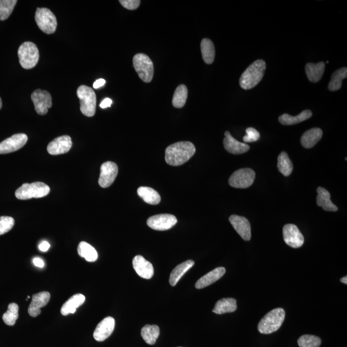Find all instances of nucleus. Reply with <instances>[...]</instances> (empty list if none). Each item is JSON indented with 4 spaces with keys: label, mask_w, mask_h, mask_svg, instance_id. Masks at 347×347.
<instances>
[{
    "label": "nucleus",
    "mask_w": 347,
    "mask_h": 347,
    "mask_svg": "<svg viewBox=\"0 0 347 347\" xmlns=\"http://www.w3.org/2000/svg\"><path fill=\"white\" fill-rule=\"evenodd\" d=\"M194 145L190 141H179L172 144L165 150V161L172 166L185 164L195 154Z\"/></svg>",
    "instance_id": "obj_1"
},
{
    "label": "nucleus",
    "mask_w": 347,
    "mask_h": 347,
    "mask_svg": "<svg viewBox=\"0 0 347 347\" xmlns=\"http://www.w3.org/2000/svg\"><path fill=\"white\" fill-rule=\"evenodd\" d=\"M266 68V64L263 60H257L251 64L240 76V87L245 90L254 88L263 79Z\"/></svg>",
    "instance_id": "obj_2"
},
{
    "label": "nucleus",
    "mask_w": 347,
    "mask_h": 347,
    "mask_svg": "<svg viewBox=\"0 0 347 347\" xmlns=\"http://www.w3.org/2000/svg\"><path fill=\"white\" fill-rule=\"evenodd\" d=\"M285 313L282 308H276L267 313L258 325L261 334H270L277 331L284 322Z\"/></svg>",
    "instance_id": "obj_3"
},
{
    "label": "nucleus",
    "mask_w": 347,
    "mask_h": 347,
    "mask_svg": "<svg viewBox=\"0 0 347 347\" xmlns=\"http://www.w3.org/2000/svg\"><path fill=\"white\" fill-rule=\"evenodd\" d=\"M18 54L20 65L24 69H32L38 63L39 49L34 42H23L18 49Z\"/></svg>",
    "instance_id": "obj_4"
},
{
    "label": "nucleus",
    "mask_w": 347,
    "mask_h": 347,
    "mask_svg": "<svg viewBox=\"0 0 347 347\" xmlns=\"http://www.w3.org/2000/svg\"><path fill=\"white\" fill-rule=\"evenodd\" d=\"M51 192V188L46 184L42 182L24 183L16 190V198L20 200H28L32 198L46 196Z\"/></svg>",
    "instance_id": "obj_5"
},
{
    "label": "nucleus",
    "mask_w": 347,
    "mask_h": 347,
    "mask_svg": "<svg viewBox=\"0 0 347 347\" xmlns=\"http://www.w3.org/2000/svg\"><path fill=\"white\" fill-rule=\"evenodd\" d=\"M77 95L81 104V111L88 117H93L96 112V97L93 89L82 85L77 89Z\"/></svg>",
    "instance_id": "obj_6"
},
{
    "label": "nucleus",
    "mask_w": 347,
    "mask_h": 347,
    "mask_svg": "<svg viewBox=\"0 0 347 347\" xmlns=\"http://www.w3.org/2000/svg\"><path fill=\"white\" fill-rule=\"evenodd\" d=\"M133 66L141 81L150 82L154 76V65L150 57L144 54H137L134 56Z\"/></svg>",
    "instance_id": "obj_7"
},
{
    "label": "nucleus",
    "mask_w": 347,
    "mask_h": 347,
    "mask_svg": "<svg viewBox=\"0 0 347 347\" xmlns=\"http://www.w3.org/2000/svg\"><path fill=\"white\" fill-rule=\"evenodd\" d=\"M35 20L40 29L46 34H52L56 32L58 21L56 16L49 9L37 8Z\"/></svg>",
    "instance_id": "obj_8"
},
{
    "label": "nucleus",
    "mask_w": 347,
    "mask_h": 347,
    "mask_svg": "<svg viewBox=\"0 0 347 347\" xmlns=\"http://www.w3.org/2000/svg\"><path fill=\"white\" fill-rule=\"evenodd\" d=\"M255 178L256 172L254 170L249 168L241 169L231 174L228 182L232 187L246 188L254 183Z\"/></svg>",
    "instance_id": "obj_9"
},
{
    "label": "nucleus",
    "mask_w": 347,
    "mask_h": 347,
    "mask_svg": "<svg viewBox=\"0 0 347 347\" xmlns=\"http://www.w3.org/2000/svg\"><path fill=\"white\" fill-rule=\"evenodd\" d=\"M31 98L37 114L45 115L53 106V99L49 92L38 89L33 92Z\"/></svg>",
    "instance_id": "obj_10"
},
{
    "label": "nucleus",
    "mask_w": 347,
    "mask_h": 347,
    "mask_svg": "<svg viewBox=\"0 0 347 347\" xmlns=\"http://www.w3.org/2000/svg\"><path fill=\"white\" fill-rule=\"evenodd\" d=\"M175 216L171 214H159L151 217L147 219L148 227L155 230L165 231L173 227L177 223Z\"/></svg>",
    "instance_id": "obj_11"
},
{
    "label": "nucleus",
    "mask_w": 347,
    "mask_h": 347,
    "mask_svg": "<svg viewBox=\"0 0 347 347\" xmlns=\"http://www.w3.org/2000/svg\"><path fill=\"white\" fill-rule=\"evenodd\" d=\"M28 137L24 133H19L7 138L0 143V155L9 154L20 150L27 143Z\"/></svg>",
    "instance_id": "obj_12"
},
{
    "label": "nucleus",
    "mask_w": 347,
    "mask_h": 347,
    "mask_svg": "<svg viewBox=\"0 0 347 347\" xmlns=\"http://www.w3.org/2000/svg\"><path fill=\"white\" fill-rule=\"evenodd\" d=\"M119 172L117 165L114 162H106L101 165L99 185L103 188L109 187L114 182Z\"/></svg>",
    "instance_id": "obj_13"
},
{
    "label": "nucleus",
    "mask_w": 347,
    "mask_h": 347,
    "mask_svg": "<svg viewBox=\"0 0 347 347\" xmlns=\"http://www.w3.org/2000/svg\"><path fill=\"white\" fill-rule=\"evenodd\" d=\"M283 237L284 241L289 246L299 249L304 243V235L296 225L287 224L283 228Z\"/></svg>",
    "instance_id": "obj_14"
},
{
    "label": "nucleus",
    "mask_w": 347,
    "mask_h": 347,
    "mask_svg": "<svg viewBox=\"0 0 347 347\" xmlns=\"http://www.w3.org/2000/svg\"><path fill=\"white\" fill-rule=\"evenodd\" d=\"M72 147V141L71 137L64 135L58 137L52 141L47 147V151L49 155H60L65 154Z\"/></svg>",
    "instance_id": "obj_15"
},
{
    "label": "nucleus",
    "mask_w": 347,
    "mask_h": 347,
    "mask_svg": "<svg viewBox=\"0 0 347 347\" xmlns=\"http://www.w3.org/2000/svg\"><path fill=\"white\" fill-rule=\"evenodd\" d=\"M231 225L243 239L249 241L251 239V226L249 220L244 217L232 215L229 218Z\"/></svg>",
    "instance_id": "obj_16"
},
{
    "label": "nucleus",
    "mask_w": 347,
    "mask_h": 347,
    "mask_svg": "<svg viewBox=\"0 0 347 347\" xmlns=\"http://www.w3.org/2000/svg\"><path fill=\"white\" fill-rule=\"evenodd\" d=\"M115 320L112 317H106L101 321L93 332V337L96 341H104L108 339L115 329Z\"/></svg>",
    "instance_id": "obj_17"
},
{
    "label": "nucleus",
    "mask_w": 347,
    "mask_h": 347,
    "mask_svg": "<svg viewBox=\"0 0 347 347\" xmlns=\"http://www.w3.org/2000/svg\"><path fill=\"white\" fill-rule=\"evenodd\" d=\"M49 300L51 294L47 291L40 292L33 295L31 303L28 309V314L34 318L41 315V309L48 304Z\"/></svg>",
    "instance_id": "obj_18"
},
{
    "label": "nucleus",
    "mask_w": 347,
    "mask_h": 347,
    "mask_svg": "<svg viewBox=\"0 0 347 347\" xmlns=\"http://www.w3.org/2000/svg\"><path fill=\"white\" fill-rule=\"evenodd\" d=\"M134 270L140 277L145 279H151L154 275V268L153 264L143 258L142 256H136L133 260Z\"/></svg>",
    "instance_id": "obj_19"
},
{
    "label": "nucleus",
    "mask_w": 347,
    "mask_h": 347,
    "mask_svg": "<svg viewBox=\"0 0 347 347\" xmlns=\"http://www.w3.org/2000/svg\"><path fill=\"white\" fill-rule=\"evenodd\" d=\"M225 138L223 140L224 146L228 153L233 155H241L250 150V146L245 143L240 142L233 138L229 131L225 133Z\"/></svg>",
    "instance_id": "obj_20"
},
{
    "label": "nucleus",
    "mask_w": 347,
    "mask_h": 347,
    "mask_svg": "<svg viewBox=\"0 0 347 347\" xmlns=\"http://www.w3.org/2000/svg\"><path fill=\"white\" fill-rule=\"evenodd\" d=\"M225 273L226 270L223 267H219V268L214 269V270L210 271L204 277L200 278L195 284V287L196 289H200L209 286V285L214 284L216 281L220 279Z\"/></svg>",
    "instance_id": "obj_21"
},
{
    "label": "nucleus",
    "mask_w": 347,
    "mask_h": 347,
    "mask_svg": "<svg viewBox=\"0 0 347 347\" xmlns=\"http://www.w3.org/2000/svg\"><path fill=\"white\" fill-rule=\"evenodd\" d=\"M85 301L86 298L82 294H76L70 297L61 308V315L67 316L70 314H74L76 312L77 309L82 306Z\"/></svg>",
    "instance_id": "obj_22"
},
{
    "label": "nucleus",
    "mask_w": 347,
    "mask_h": 347,
    "mask_svg": "<svg viewBox=\"0 0 347 347\" xmlns=\"http://www.w3.org/2000/svg\"><path fill=\"white\" fill-rule=\"evenodd\" d=\"M322 135V130L320 128L316 127L309 129L302 136V145L306 148H312L321 140Z\"/></svg>",
    "instance_id": "obj_23"
},
{
    "label": "nucleus",
    "mask_w": 347,
    "mask_h": 347,
    "mask_svg": "<svg viewBox=\"0 0 347 347\" xmlns=\"http://www.w3.org/2000/svg\"><path fill=\"white\" fill-rule=\"evenodd\" d=\"M325 64L309 63L306 66V72L309 81L312 82L320 81L325 72Z\"/></svg>",
    "instance_id": "obj_24"
},
{
    "label": "nucleus",
    "mask_w": 347,
    "mask_h": 347,
    "mask_svg": "<svg viewBox=\"0 0 347 347\" xmlns=\"http://www.w3.org/2000/svg\"><path fill=\"white\" fill-rule=\"evenodd\" d=\"M194 265V262L192 260H188L184 263L179 264L172 270L170 275L169 282L172 286H175L177 283L181 279L185 274Z\"/></svg>",
    "instance_id": "obj_25"
},
{
    "label": "nucleus",
    "mask_w": 347,
    "mask_h": 347,
    "mask_svg": "<svg viewBox=\"0 0 347 347\" xmlns=\"http://www.w3.org/2000/svg\"><path fill=\"white\" fill-rule=\"evenodd\" d=\"M318 196L317 205L318 206L322 207L323 210L329 212L337 211V207L334 204H332L330 200V194L329 191L324 188L318 187L317 188Z\"/></svg>",
    "instance_id": "obj_26"
},
{
    "label": "nucleus",
    "mask_w": 347,
    "mask_h": 347,
    "mask_svg": "<svg viewBox=\"0 0 347 347\" xmlns=\"http://www.w3.org/2000/svg\"><path fill=\"white\" fill-rule=\"evenodd\" d=\"M313 113L310 110H307L303 111L296 116L283 114L280 116L278 120H279L280 124L284 125V126H291V125H294L305 121V120L310 119Z\"/></svg>",
    "instance_id": "obj_27"
},
{
    "label": "nucleus",
    "mask_w": 347,
    "mask_h": 347,
    "mask_svg": "<svg viewBox=\"0 0 347 347\" xmlns=\"http://www.w3.org/2000/svg\"><path fill=\"white\" fill-rule=\"evenodd\" d=\"M137 193L139 196L142 198L144 202L150 205H156L161 202L159 193L148 186H140L138 188Z\"/></svg>",
    "instance_id": "obj_28"
},
{
    "label": "nucleus",
    "mask_w": 347,
    "mask_h": 347,
    "mask_svg": "<svg viewBox=\"0 0 347 347\" xmlns=\"http://www.w3.org/2000/svg\"><path fill=\"white\" fill-rule=\"evenodd\" d=\"M237 308V301L235 299H223L217 302L212 311L217 315H223V314L234 312Z\"/></svg>",
    "instance_id": "obj_29"
},
{
    "label": "nucleus",
    "mask_w": 347,
    "mask_h": 347,
    "mask_svg": "<svg viewBox=\"0 0 347 347\" xmlns=\"http://www.w3.org/2000/svg\"><path fill=\"white\" fill-rule=\"evenodd\" d=\"M201 51H202L203 60L205 63L211 65L214 62L216 51L213 42L211 39L205 38L201 42Z\"/></svg>",
    "instance_id": "obj_30"
},
{
    "label": "nucleus",
    "mask_w": 347,
    "mask_h": 347,
    "mask_svg": "<svg viewBox=\"0 0 347 347\" xmlns=\"http://www.w3.org/2000/svg\"><path fill=\"white\" fill-rule=\"evenodd\" d=\"M77 252L80 257L90 263L95 262L98 259V253L96 250L86 242L82 241L79 243Z\"/></svg>",
    "instance_id": "obj_31"
},
{
    "label": "nucleus",
    "mask_w": 347,
    "mask_h": 347,
    "mask_svg": "<svg viewBox=\"0 0 347 347\" xmlns=\"http://www.w3.org/2000/svg\"><path fill=\"white\" fill-rule=\"evenodd\" d=\"M141 336L146 343L152 345L160 336V328L156 325H146L141 329Z\"/></svg>",
    "instance_id": "obj_32"
},
{
    "label": "nucleus",
    "mask_w": 347,
    "mask_h": 347,
    "mask_svg": "<svg viewBox=\"0 0 347 347\" xmlns=\"http://www.w3.org/2000/svg\"><path fill=\"white\" fill-rule=\"evenodd\" d=\"M347 77V68L346 67L340 68L333 73L331 80L328 86L330 91H336L339 90L342 86V81Z\"/></svg>",
    "instance_id": "obj_33"
},
{
    "label": "nucleus",
    "mask_w": 347,
    "mask_h": 347,
    "mask_svg": "<svg viewBox=\"0 0 347 347\" xmlns=\"http://www.w3.org/2000/svg\"><path fill=\"white\" fill-rule=\"evenodd\" d=\"M278 171L285 176H289L293 171V165L286 153L282 152L278 157Z\"/></svg>",
    "instance_id": "obj_34"
},
{
    "label": "nucleus",
    "mask_w": 347,
    "mask_h": 347,
    "mask_svg": "<svg viewBox=\"0 0 347 347\" xmlns=\"http://www.w3.org/2000/svg\"><path fill=\"white\" fill-rule=\"evenodd\" d=\"M188 96V89L185 85L181 84L176 88L172 98V105L176 108L185 106Z\"/></svg>",
    "instance_id": "obj_35"
},
{
    "label": "nucleus",
    "mask_w": 347,
    "mask_h": 347,
    "mask_svg": "<svg viewBox=\"0 0 347 347\" xmlns=\"http://www.w3.org/2000/svg\"><path fill=\"white\" fill-rule=\"evenodd\" d=\"M19 306L16 303H11L8 306V309L3 315V320L6 325L13 326L19 317Z\"/></svg>",
    "instance_id": "obj_36"
},
{
    "label": "nucleus",
    "mask_w": 347,
    "mask_h": 347,
    "mask_svg": "<svg viewBox=\"0 0 347 347\" xmlns=\"http://www.w3.org/2000/svg\"><path fill=\"white\" fill-rule=\"evenodd\" d=\"M17 2L16 0H0V20L9 18Z\"/></svg>",
    "instance_id": "obj_37"
},
{
    "label": "nucleus",
    "mask_w": 347,
    "mask_h": 347,
    "mask_svg": "<svg viewBox=\"0 0 347 347\" xmlns=\"http://www.w3.org/2000/svg\"><path fill=\"white\" fill-rule=\"evenodd\" d=\"M298 344L300 347H320L322 340L319 337L306 334L300 337Z\"/></svg>",
    "instance_id": "obj_38"
},
{
    "label": "nucleus",
    "mask_w": 347,
    "mask_h": 347,
    "mask_svg": "<svg viewBox=\"0 0 347 347\" xmlns=\"http://www.w3.org/2000/svg\"><path fill=\"white\" fill-rule=\"evenodd\" d=\"M14 219L11 217H0V235L9 232L14 227Z\"/></svg>",
    "instance_id": "obj_39"
},
{
    "label": "nucleus",
    "mask_w": 347,
    "mask_h": 347,
    "mask_svg": "<svg viewBox=\"0 0 347 347\" xmlns=\"http://www.w3.org/2000/svg\"><path fill=\"white\" fill-rule=\"evenodd\" d=\"M246 135L243 137V140L245 142H254L259 140L260 138V133L259 131L253 127H249L245 130Z\"/></svg>",
    "instance_id": "obj_40"
},
{
    "label": "nucleus",
    "mask_w": 347,
    "mask_h": 347,
    "mask_svg": "<svg viewBox=\"0 0 347 347\" xmlns=\"http://www.w3.org/2000/svg\"><path fill=\"white\" fill-rule=\"evenodd\" d=\"M120 4L128 10H136L140 6V0H120Z\"/></svg>",
    "instance_id": "obj_41"
},
{
    "label": "nucleus",
    "mask_w": 347,
    "mask_h": 347,
    "mask_svg": "<svg viewBox=\"0 0 347 347\" xmlns=\"http://www.w3.org/2000/svg\"><path fill=\"white\" fill-rule=\"evenodd\" d=\"M49 247H51V244L46 240L41 242L39 245V249L42 252H46L49 249Z\"/></svg>",
    "instance_id": "obj_42"
},
{
    "label": "nucleus",
    "mask_w": 347,
    "mask_h": 347,
    "mask_svg": "<svg viewBox=\"0 0 347 347\" xmlns=\"http://www.w3.org/2000/svg\"><path fill=\"white\" fill-rule=\"evenodd\" d=\"M113 103L112 99L109 98H106L104 99L103 102L101 103L100 107L103 108V109H106V108L111 107Z\"/></svg>",
    "instance_id": "obj_43"
},
{
    "label": "nucleus",
    "mask_w": 347,
    "mask_h": 347,
    "mask_svg": "<svg viewBox=\"0 0 347 347\" xmlns=\"http://www.w3.org/2000/svg\"><path fill=\"white\" fill-rule=\"evenodd\" d=\"M33 264L37 268H42L44 266V262L41 258H39V257H35V258L33 259Z\"/></svg>",
    "instance_id": "obj_44"
},
{
    "label": "nucleus",
    "mask_w": 347,
    "mask_h": 347,
    "mask_svg": "<svg viewBox=\"0 0 347 347\" xmlns=\"http://www.w3.org/2000/svg\"><path fill=\"white\" fill-rule=\"evenodd\" d=\"M106 84V81L103 79H99L94 82L93 88L98 89L103 87Z\"/></svg>",
    "instance_id": "obj_45"
},
{
    "label": "nucleus",
    "mask_w": 347,
    "mask_h": 347,
    "mask_svg": "<svg viewBox=\"0 0 347 347\" xmlns=\"http://www.w3.org/2000/svg\"><path fill=\"white\" fill-rule=\"evenodd\" d=\"M341 282L342 283H343V284H344L346 285L347 284V277H346V276H345V277H344L341 278Z\"/></svg>",
    "instance_id": "obj_46"
},
{
    "label": "nucleus",
    "mask_w": 347,
    "mask_h": 347,
    "mask_svg": "<svg viewBox=\"0 0 347 347\" xmlns=\"http://www.w3.org/2000/svg\"><path fill=\"white\" fill-rule=\"evenodd\" d=\"M2 101L1 97H0V110L2 109Z\"/></svg>",
    "instance_id": "obj_47"
}]
</instances>
